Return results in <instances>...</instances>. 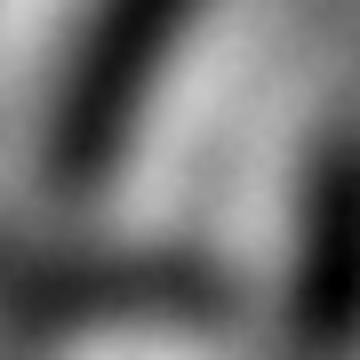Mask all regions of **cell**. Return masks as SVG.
<instances>
[{"label":"cell","mask_w":360,"mask_h":360,"mask_svg":"<svg viewBox=\"0 0 360 360\" xmlns=\"http://www.w3.org/2000/svg\"><path fill=\"white\" fill-rule=\"evenodd\" d=\"M184 8L193 0H96L89 32H80V65L56 89V112H49V176L56 184L89 193L112 168L136 104H144V89L160 72L168 32L184 25Z\"/></svg>","instance_id":"1"}]
</instances>
